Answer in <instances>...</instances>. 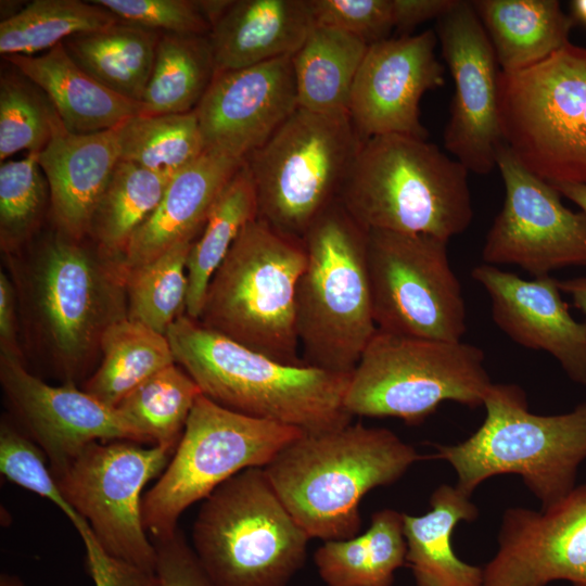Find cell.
I'll return each mask as SVG.
<instances>
[{"mask_svg": "<svg viewBox=\"0 0 586 586\" xmlns=\"http://www.w3.org/2000/svg\"><path fill=\"white\" fill-rule=\"evenodd\" d=\"M258 218L254 182L246 165L238 170L216 200L187 259L184 314L198 320L208 283L242 229Z\"/></svg>", "mask_w": 586, "mask_h": 586, "instance_id": "obj_32", "label": "cell"}, {"mask_svg": "<svg viewBox=\"0 0 586 586\" xmlns=\"http://www.w3.org/2000/svg\"><path fill=\"white\" fill-rule=\"evenodd\" d=\"M152 542L156 550V586H215L179 528Z\"/></svg>", "mask_w": 586, "mask_h": 586, "instance_id": "obj_43", "label": "cell"}, {"mask_svg": "<svg viewBox=\"0 0 586 586\" xmlns=\"http://www.w3.org/2000/svg\"><path fill=\"white\" fill-rule=\"evenodd\" d=\"M174 451L132 441L92 442L55 480L112 558L155 573L156 550L142 519V489Z\"/></svg>", "mask_w": 586, "mask_h": 586, "instance_id": "obj_14", "label": "cell"}, {"mask_svg": "<svg viewBox=\"0 0 586 586\" xmlns=\"http://www.w3.org/2000/svg\"><path fill=\"white\" fill-rule=\"evenodd\" d=\"M48 182L38 153L0 166V241L13 252L38 229L48 199Z\"/></svg>", "mask_w": 586, "mask_h": 586, "instance_id": "obj_40", "label": "cell"}, {"mask_svg": "<svg viewBox=\"0 0 586 586\" xmlns=\"http://www.w3.org/2000/svg\"><path fill=\"white\" fill-rule=\"evenodd\" d=\"M315 25L309 0H235L213 25L216 72L292 56Z\"/></svg>", "mask_w": 586, "mask_h": 586, "instance_id": "obj_24", "label": "cell"}, {"mask_svg": "<svg viewBox=\"0 0 586 586\" xmlns=\"http://www.w3.org/2000/svg\"><path fill=\"white\" fill-rule=\"evenodd\" d=\"M505 144L551 183L586 186V48L566 44L520 72L498 75Z\"/></svg>", "mask_w": 586, "mask_h": 586, "instance_id": "obj_10", "label": "cell"}, {"mask_svg": "<svg viewBox=\"0 0 586 586\" xmlns=\"http://www.w3.org/2000/svg\"><path fill=\"white\" fill-rule=\"evenodd\" d=\"M306 258L303 239L250 221L213 275L198 321L272 359L306 365L295 320Z\"/></svg>", "mask_w": 586, "mask_h": 586, "instance_id": "obj_7", "label": "cell"}, {"mask_svg": "<svg viewBox=\"0 0 586 586\" xmlns=\"http://www.w3.org/2000/svg\"><path fill=\"white\" fill-rule=\"evenodd\" d=\"M423 456L386 428L361 423L302 434L264 467L289 512L310 538L347 539L361 526L359 504L399 480Z\"/></svg>", "mask_w": 586, "mask_h": 586, "instance_id": "obj_2", "label": "cell"}, {"mask_svg": "<svg viewBox=\"0 0 586 586\" xmlns=\"http://www.w3.org/2000/svg\"><path fill=\"white\" fill-rule=\"evenodd\" d=\"M245 163L216 151L205 152L174 176L122 258L125 269L149 263L176 244L194 241L220 193Z\"/></svg>", "mask_w": 586, "mask_h": 586, "instance_id": "obj_23", "label": "cell"}, {"mask_svg": "<svg viewBox=\"0 0 586 586\" xmlns=\"http://www.w3.org/2000/svg\"><path fill=\"white\" fill-rule=\"evenodd\" d=\"M309 539L258 467L207 496L192 527V548L215 586H286Z\"/></svg>", "mask_w": 586, "mask_h": 586, "instance_id": "obj_8", "label": "cell"}, {"mask_svg": "<svg viewBox=\"0 0 586 586\" xmlns=\"http://www.w3.org/2000/svg\"><path fill=\"white\" fill-rule=\"evenodd\" d=\"M406 552L404 513L387 508L372 513L364 534L326 540L314 561L328 586H392Z\"/></svg>", "mask_w": 586, "mask_h": 586, "instance_id": "obj_29", "label": "cell"}, {"mask_svg": "<svg viewBox=\"0 0 586 586\" xmlns=\"http://www.w3.org/2000/svg\"><path fill=\"white\" fill-rule=\"evenodd\" d=\"M201 395L195 381L175 362L142 382L116 408L146 444L175 451Z\"/></svg>", "mask_w": 586, "mask_h": 586, "instance_id": "obj_37", "label": "cell"}, {"mask_svg": "<svg viewBox=\"0 0 586 586\" xmlns=\"http://www.w3.org/2000/svg\"><path fill=\"white\" fill-rule=\"evenodd\" d=\"M86 239L76 240L58 229L46 235L36 245L24 277L38 337L65 383L73 384L100 351L104 331L127 318L122 260L105 256Z\"/></svg>", "mask_w": 586, "mask_h": 586, "instance_id": "obj_6", "label": "cell"}, {"mask_svg": "<svg viewBox=\"0 0 586 586\" xmlns=\"http://www.w3.org/2000/svg\"><path fill=\"white\" fill-rule=\"evenodd\" d=\"M447 241L367 230V263L377 329L397 335L458 342L467 330L462 288Z\"/></svg>", "mask_w": 586, "mask_h": 586, "instance_id": "obj_13", "label": "cell"}, {"mask_svg": "<svg viewBox=\"0 0 586 586\" xmlns=\"http://www.w3.org/2000/svg\"><path fill=\"white\" fill-rule=\"evenodd\" d=\"M161 33L123 21L63 41L89 75L102 85L141 103L150 79Z\"/></svg>", "mask_w": 586, "mask_h": 586, "instance_id": "obj_30", "label": "cell"}, {"mask_svg": "<svg viewBox=\"0 0 586 586\" xmlns=\"http://www.w3.org/2000/svg\"><path fill=\"white\" fill-rule=\"evenodd\" d=\"M483 406L485 419L472 435L434 445L432 458L451 464L460 491L471 496L483 481L513 473L545 509L576 486L586 459V403L565 413L536 415L520 386L493 383Z\"/></svg>", "mask_w": 586, "mask_h": 586, "instance_id": "obj_4", "label": "cell"}, {"mask_svg": "<svg viewBox=\"0 0 586 586\" xmlns=\"http://www.w3.org/2000/svg\"><path fill=\"white\" fill-rule=\"evenodd\" d=\"M292 56L216 72L194 112L205 150L244 158L297 110Z\"/></svg>", "mask_w": 586, "mask_h": 586, "instance_id": "obj_20", "label": "cell"}, {"mask_svg": "<svg viewBox=\"0 0 586 586\" xmlns=\"http://www.w3.org/2000/svg\"><path fill=\"white\" fill-rule=\"evenodd\" d=\"M436 36L455 86L444 146L469 171L488 174L505 144L498 114L500 71L472 1L457 0L437 18Z\"/></svg>", "mask_w": 586, "mask_h": 586, "instance_id": "obj_16", "label": "cell"}, {"mask_svg": "<svg viewBox=\"0 0 586 586\" xmlns=\"http://www.w3.org/2000/svg\"><path fill=\"white\" fill-rule=\"evenodd\" d=\"M36 84L55 106L66 130L91 133L142 114V104L102 85L71 56L63 42L40 55L3 56Z\"/></svg>", "mask_w": 586, "mask_h": 586, "instance_id": "obj_25", "label": "cell"}, {"mask_svg": "<svg viewBox=\"0 0 586 586\" xmlns=\"http://www.w3.org/2000/svg\"><path fill=\"white\" fill-rule=\"evenodd\" d=\"M120 161L117 127L91 133L58 132L38 153L56 229L76 240L91 221Z\"/></svg>", "mask_w": 586, "mask_h": 586, "instance_id": "obj_22", "label": "cell"}, {"mask_svg": "<svg viewBox=\"0 0 586 586\" xmlns=\"http://www.w3.org/2000/svg\"><path fill=\"white\" fill-rule=\"evenodd\" d=\"M484 352L377 330L349 375L344 407L354 417L398 418L417 425L444 402L483 406L493 385Z\"/></svg>", "mask_w": 586, "mask_h": 586, "instance_id": "obj_9", "label": "cell"}, {"mask_svg": "<svg viewBox=\"0 0 586 586\" xmlns=\"http://www.w3.org/2000/svg\"><path fill=\"white\" fill-rule=\"evenodd\" d=\"M194 241L176 244L155 259L126 269L128 319L166 335L175 320L184 314L187 259Z\"/></svg>", "mask_w": 586, "mask_h": 586, "instance_id": "obj_38", "label": "cell"}, {"mask_svg": "<svg viewBox=\"0 0 586 586\" xmlns=\"http://www.w3.org/2000/svg\"><path fill=\"white\" fill-rule=\"evenodd\" d=\"M572 18L586 26V0L571 1Z\"/></svg>", "mask_w": 586, "mask_h": 586, "instance_id": "obj_48", "label": "cell"}, {"mask_svg": "<svg viewBox=\"0 0 586 586\" xmlns=\"http://www.w3.org/2000/svg\"><path fill=\"white\" fill-rule=\"evenodd\" d=\"M0 381L25 434L44 455L53 479L92 442L146 444L117 408L73 383L47 384L25 368L21 357L0 353Z\"/></svg>", "mask_w": 586, "mask_h": 586, "instance_id": "obj_17", "label": "cell"}, {"mask_svg": "<svg viewBox=\"0 0 586 586\" xmlns=\"http://www.w3.org/2000/svg\"><path fill=\"white\" fill-rule=\"evenodd\" d=\"M368 47L349 34L315 24L292 55L298 107L349 115L353 86Z\"/></svg>", "mask_w": 586, "mask_h": 586, "instance_id": "obj_28", "label": "cell"}, {"mask_svg": "<svg viewBox=\"0 0 586 586\" xmlns=\"http://www.w3.org/2000/svg\"><path fill=\"white\" fill-rule=\"evenodd\" d=\"M13 66V65H12ZM14 67V66H13ZM66 129L49 97L14 67L0 78V160L18 151L40 153Z\"/></svg>", "mask_w": 586, "mask_h": 586, "instance_id": "obj_39", "label": "cell"}, {"mask_svg": "<svg viewBox=\"0 0 586 586\" xmlns=\"http://www.w3.org/2000/svg\"><path fill=\"white\" fill-rule=\"evenodd\" d=\"M483 586H586V483L539 511L505 510Z\"/></svg>", "mask_w": 586, "mask_h": 586, "instance_id": "obj_18", "label": "cell"}, {"mask_svg": "<svg viewBox=\"0 0 586 586\" xmlns=\"http://www.w3.org/2000/svg\"><path fill=\"white\" fill-rule=\"evenodd\" d=\"M558 283L561 292L571 297L573 305L586 319V277L559 280Z\"/></svg>", "mask_w": 586, "mask_h": 586, "instance_id": "obj_46", "label": "cell"}, {"mask_svg": "<svg viewBox=\"0 0 586 586\" xmlns=\"http://www.w3.org/2000/svg\"><path fill=\"white\" fill-rule=\"evenodd\" d=\"M169 179L119 161L91 221L89 238L112 259L122 260L131 238L161 202Z\"/></svg>", "mask_w": 586, "mask_h": 586, "instance_id": "obj_34", "label": "cell"}, {"mask_svg": "<svg viewBox=\"0 0 586 586\" xmlns=\"http://www.w3.org/2000/svg\"><path fill=\"white\" fill-rule=\"evenodd\" d=\"M304 432L229 410L203 394L163 473L142 499V519L151 539L178 530L182 512L219 485L250 468L266 467Z\"/></svg>", "mask_w": 586, "mask_h": 586, "instance_id": "obj_12", "label": "cell"}, {"mask_svg": "<svg viewBox=\"0 0 586 586\" xmlns=\"http://www.w3.org/2000/svg\"><path fill=\"white\" fill-rule=\"evenodd\" d=\"M562 196L576 204L586 214V186L575 183H551Z\"/></svg>", "mask_w": 586, "mask_h": 586, "instance_id": "obj_47", "label": "cell"}, {"mask_svg": "<svg viewBox=\"0 0 586 586\" xmlns=\"http://www.w3.org/2000/svg\"><path fill=\"white\" fill-rule=\"evenodd\" d=\"M16 292L7 273L0 272V347L2 354L22 358L17 342Z\"/></svg>", "mask_w": 586, "mask_h": 586, "instance_id": "obj_45", "label": "cell"}, {"mask_svg": "<svg viewBox=\"0 0 586 586\" xmlns=\"http://www.w3.org/2000/svg\"><path fill=\"white\" fill-rule=\"evenodd\" d=\"M501 73L528 68L570 43L574 25L557 0L472 1Z\"/></svg>", "mask_w": 586, "mask_h": 586, "instance_id": "obj_27", "label": "cell"}, {"mask_svg": "<svg viewBox=\"0 0 586 586\" xmlns=\"http://www.w3.org/2000/svg\"><path fill=\"white\" fill-rule=\"evenodd\" d=\"M0 586H24V584L17 576L2 573L0 576Z\"/></svg>", "mask_w": 586, "mask_h": 586, "instance_id": "obj_49", "label": "cell"}, {"mask_svg": "<svg viewBox=\"0 0 586 586\" xmlns=\"http://www.w3.org/2000/svg\"><path fill=\"white\" fill-rule=\"evenodd\" d=\"M394 28L400 36L409 33L421 23L440 18L446 14L457 0H392Z\"/></svg>", "mask_w": 586, "mask_h": 586, "instance_id": "obj_44", "label": "cell"}, {"mask_svg": "<svg viewBox=\"0 0 586 586\" xmlns=\"http://www.w3.org/2000/svg\"><path fill=\"white\" fill-rule=\"evenodd\" d=\"M470 497L456 485L442 484L432 493L426 513H404L406 564L416 586H483V569L461 561L451 545L456 525L479 517Z\"/></svg>", "mask_w": 586, "mask_h": 586, "instance_id": "obj_26", "label": "cell"}, {"mask_svg": "<svg viewBox=\"0 0 586 586\" xmlns=\"http://www.w3.org/2000/svg\"><path fill=\"white\" fill-rule=\"evenodd\" d=\"M216 73L208 36L161 33L142 115L192 112Z\"/></svg>", "mask_w": 586, "mask_h": 586, "instance_id": "obj_33", "label": "cell"}, {"mask_svg": "<svg viewBox=\"0 0 586 586\" xmlns=\"http://www.w3.org/2000/svg\"><path fill=\"white\" fill-rule=\"evenodd\" d=\"M166 336L175 361L216 404L315 434L345 426L351 374L290 365L253 351L181 314Z\"/></svg>", "mask_w": 586, "mask_h": 586, "instance_id": "obj_1", "label": "cell"}, {"mask_svg": "<svg viewBox=\"0 0 586 586\" xmlns=\"http://www.w3.org/2000/svg\"><path fill=\"white\" fill-rule=\"evenodd\" d=\"M472 278L491 300L496 326L517 344L551 355L575 383L586 384V322L573 318L559 280H525L497 266H475Z\"/></svg>", "mask_w": 586, "mask_h": 586, "instance_id": "obj_21", "label": "cell"}, {"mask_svg": "<svg viewBox=\"0 0 586 586\" xmlns=\"http://www.w3.org/2000/svg\"><path fill=\"white\" fill-rule=\"evenodd\" d=\"M315 24L349 34L371 46L394 28L392 0H309Z\"/></svg>", "mask_w": 586, "mask_h": 586, "instance_id": "obj_42", "label": "cell"}, {"mask_svg": "<svg viewBox=\"0 0 586 586\" xmlns=\"http://www.w3.org/2000/svg\"><path fill=\"white\" fill-rule=\"evenodd\" d=\"M434 30L388 38L368 47L352 90L349 118L362 140L398 133L426 140L422 95L444 85Z\"/></svg>", "mask_w": 586, "mask_h": 586, "instance_id": "obj_19", "label": "cell"}, {"mask_svg": "<svg viewBox=\"0 0 586 586\" xmlns=\"http://www.w3.org/2000/svg\"><path fill=\"white\" fill-rule=\"evenodd\" d=\"M100 352L101 364L84 390L114 408L151 375L176 362L166 335L128 318L104 331Z\"/></svg>", "mask_w": 586, "mask_h": 586, "instance_id": "obj_31", "label": "cell"}, {"mask_svg": "<svg viewBox=\"0 0 586 586\" xmlns=\"http://www.w3.org/2000/svg\"><path fill=\"white\" fill-rule=\"evenodd\" d=\"M119 21L158 33L209 36L212 26L199 1L191 0H92Z\"/></svg>", "mask_w": 586, "mask_h": 586, "instance_id": "obj_41", "label": "cell"}, {"mask_svg": "<svg viewBox=\"0 0 586 586\" xmlns=\"http://www.w3.org/2000/svg\"><path fill=\"white\" fill-rule=\"evenodd\" d=\"M120 161L171 179L195 162L205 146L194 111L137 115L117 127Z\"/></svg>", "mask_w": 586, "mask_h": 586, "instance_id": "obj_36", "label": "cell"}, {"mask_svg": "<svg viewBox=\"0 0 586 586\" xmlns=\"http://www.w3.org/2000/svg\"><path fill=\"white\" fill-rule=\"evenodd\" d=\"M469 170L437 145L390 133L364 140L339 201L366 230L449 241L473 217Z\"/></svg>", "mask_w": 586, "mask_h": 586, "instance_id": "obj_3", "label": "cell"}, {"mask_svg": "<svg viewBox=\"0 0 586 586\" xmlns=\"http://www.w3.org/2000/svg\"><path fill=\"white\" fill-rule=\"evenodd\" d=\"M505 200L485 238L488 265H515L537 277L586 266V214L563 205L561 193L526 169L504 144L497 154Z\"/></svg>", "mask_w": 586, "mask_h": 586, "instance_id": "obj_15", "label": "cell"}, {"mask_svg": "<svg viewBox=\"0 0 586 586\" xmlns=\"http://www.w3.org/2000/svg\"><path fill=\"white\" fill-rule=\"evenodd\" d=\"M295 292L296 331L306 365L351 374L377 332L367 230L339 199L309 227Z\"/></svg>", "mask_w": 586, "mask_h": 586, "instance_id": "obj_5", "label": "cell"}, {"mask_svg": "<svg viewBox=\"0 0 586 586\" xmlns=\"http://www.w3.org/2000/svg\"><path fill=\"white\" fill-rule=\"evenodd\" d=\"M362 139L349 115L297 110L245 157L255 187L258 218L303 239L339 199Z\"/></svg>", "mask_w": 586, "mask_h": 586, "instance_id": "obj_11", "label": "cell"}, {"mask_svg": "<svg viewBox=\"0 0 586 586\" xmlns=\"http://www.w3.org/2000/svg\"><path fill=\"white\" fill-rule=\"evenodd\" d=\"M119 20L93 1L35 0L0 23V52L36 55L71 36L105 28Z\"/></svg>", "mask_w": 586, "mask_h": 586, "instance_id": "obj_35", "label": "cell"}]
</instances>
